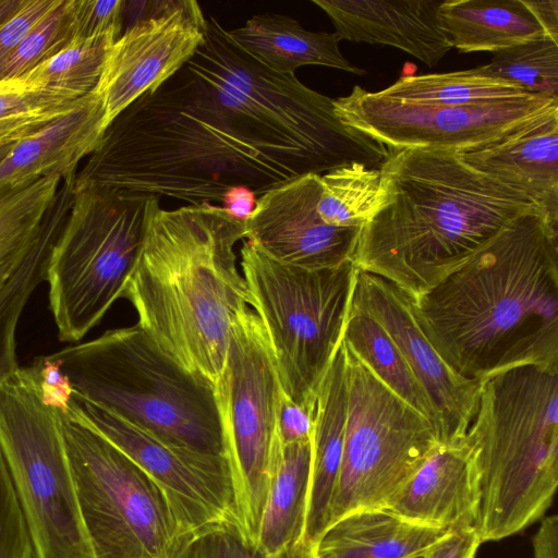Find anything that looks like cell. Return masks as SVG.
<instances>
[{
    "instance_id": "60d3db41",
    "label": "cell",
    "mask_w": 558,
    "mask_h": 558,
    "mask_svg": "<svg viewBox=\"0 0 558 558\" xmlns=\"http://www.w3.org/2000/svg\"><path fill=\"white\" fill-rule=\"evenodd\" d=\"M278 428L282 445L310 441L313 429L312 408L298 405L283 395Z\"/></svg>"
},
{
    "instance_id": "e0dca14e",
    "label": "cell",
    "mask_w": 558,
    "mask_h": 558,
    "mask_svg": "<svg viewBox=\"0 0 558 558\" xmlns=\"http://www.w3.org/2000/svg\"><path fill=\"white\" fill-rule=\"evenodd\" d=\"M351 306L386 330L427 395L440 444L464 438L475 413L478 383L454 373L422 331L412 299L390 281L355 267Z\"/></svg>"
},
{
    "instance_id": "4fadbf2b",
    "label": "cell",
    "mask_w": 558,
    "mask_h": 558,
    "mask_svg": "<svg viewBox=\"0 0 558 558\" xmlns=\"http://www.w3.org/2000/svg\"><path fill=\"white\" fill-rule=\"evenodd\" d=\"M344 347L348 415L328 525L353 511L384 508L440 444L432 423Z\"/></svg>"
},
{
    "instance_id": "7a4b0ae2",
    "label": "cell",
    "mask_w": 558,
    "mask_h": 558,
    "mask_svg": "<svg viewBox=\"0 0 558 558\" xmlns=\"http://www.w3.org/2000/svg\"><path fill=\"white\" fill-rule=\"evenodd\" d=\"M379 171L380 204L360 229L352 263L413 301L518 217L548 213L456 150H392Z\"/></svg>"
},
{
    "instance_id": "44dd1931",
    "label": "cell",
    "mask_w": 558,
    "mask_h": 558,
    "mask_svg": "<svg viewBox=\"0 0 558 558\" xmlns=\"http://www.w3.org/2000/svg\"><path fill=\"white\" fill-rule=\"evenodd\" d=\"M331 20L340 39L396 47L436 65L452 48L441 28L442 1L312 0Z\"/></svg>"
},
{
    "instance_id": "8fae6325",
    "label": "cell",
    "mask_w": 558,
    "mask_h": 558,
    "mask_svg": "<svg viewBox=\"0 0 558 558\" xmlns=\"http://www.w3.org/2000/svg\"><path fill=\"white\" fill-rule=\"evenodd\" d=\"M62 415L80 506L97 558H181L193 541L159 486L86 423Z\"/></svg>"
},
{
    "instance_id": "f6af8a7d",
    "label": "cell",
    "mask_w": 558,
    "mask_h": 558,
    "mask_svg": "<svg viewBox=\"0 0 558 558\" xmlns=\"http://www.w3.org/2000/svg\"><path fill=\"white\" fill-rule=\"evenodd\" d=\"M523 3L542 26L545 36L558 44V1H527Z\"/></svg>"
},
{
    "instance_id": "7dc6e473",
    "label": "cell",
    "mask_w": 558,
    "mask_h": 558,
    "mask_svg": "<svg viewBox=\"0 0 558 558\" xmlns=\"http://www.w3.org/2000/svg\"><path fill=\"white\" fill-rule=\"evenodd\" d=\"M27 0H0V26L15 15Z\"/></svg>"
},
{
    "instance_id": "d4e9b609",
    "label": "cell",
    "mask_w": 558,
    "mask_h": 558,
    "mask_svg": "<svg viewBox=\"0 0 558 558\" xmlns=\"http://www.w3.org/2000/svg\"><path fill=\"white\" fill-rule=\"evenodd\" d=\"M450 530L410 522L384 508L348 513L313 545L316 558H413Z\"/></svg>"
},
{
    "instance_id": "8992f818",
    "label": "cell",
    "mask_w": 558,
    "mask_h": 558,
    "mask_svg": "<svg viewBox=\"0 0 558 558\" xmlns=\"http://www.w3.org/2000/svg\"><path fill=\"white\" fill-rule=\"evenodd\" d=\"M464 438L481 473V542L541 520L558 486V363L515 365L478 381Z\"/></svg>"
},
{
    "instance_id": "603a6c76",
    "label": "cell",
    "mask_w": 558,
    "mask_h": 558,
    "mask_svg": "<svg viewBox=\"0 0 558 558\" xmlns=\"http://www.w3.org/2000/svg\"><path fill=\"white\" fill-rule=\"evenodd\" d=\"M348 415L345 347L341 340L312 403V463L304 541L312 546L329 524Z\"/></svg>"
},
{
    "instance_id": "5b68a950",
    "label": "cell",
    "mask_w": 558,
    "mask_h": 558,
    "mask_svg": "<svg viewBox=\"0 0 558 558\" xmlns=\"http://www.w3.org/2000/svg\"><path fill=\"white\" fill-rule=\"evenodd\" d=\"M185 68L207 86L236 134L293 178L352 162L379 169L389 155L341 122L333 99L262 63L214 17Z\"/></svg>"
},
{
    "instance_id": "b9f144b4",
    "label": "cell",
    "mask_w": 558,
    "mask_h": 558,
    "mask_svg": "<svg viewBox=\"0 0 558 558\" xmlns=\"http://www.w3.org/2000/svg\"><path fill=\"white\" fill-rule=\"evenodd\" d=\"M481 544L475 526L450 530L423 558H474Z\"/></svg>"
},
{
    "instance_id": "8d00e7d4",
    "label": "cell",
    "mask_w": 558,
    "mask_h": 558,
    "mask_svg": "<svg viewBox=\"0 0 558 558\" xmlns=\"http://www.w3.org/2000/svg\"><path fill=\"white\" fill-rule=\"evenodd\" d=\"M126 1L72 0L74 40L116 33L121 35Z\"/></svg>"
},
{
    "instance_id": "f1b7e54d",
    "label": "cell",
    "mask_w": 558,
    "mask_h": 558,
    "mask_svg": "<svg viewBox=\"0 0 558 558\" xmlns=\"http://www.w3.org/2000/svg\"><path fill=\"white\" fill-rule=\"evenodd\" d=\"M342 341L383 384L424 415L437 432L436 414L427 395L379 323L350 304Z\"/></svg>"
},
{
    "instance_id": "6da1fadb",
    "label": "cell",
    "mask_w": 558,
    "mask_h": 558,
    "mask_svg": "<svg viewBox=\"0 0 558 558\" xmlns=\"http://www.w3.org/2000/svg\"><path fill=\"white\" fill-rule=\"evenodd\" d=\"M412 305L429 343L468 380L558 363L557 220L518 217Z\"/></svg>"
},
{
    "instance_id": "5bb4252c",
    "label": "cell",
    "mask_w": 558,
    "mask_h": 558,
    "mask_svg": "<svg viewBox=\"0 0 558 558\" xmlns=\"http://www.w3.org/2000/svg\"><path fill=\"white\" fill-rule=\"evenodd\" d=\"M345 125L383 144L388 151L405 148H482L519 135L558 114V99L525 94L478 106L424 105L371 93L356 85L333 99Z\"/></svg>"
},
{
    "instance_id": "2e32d148",
    "label": "cell",
    "mask_w": 558,
    "mask_h": 558,
    "mask_svg": "<svg viewBox=\"0 0 558 558\" xmlns=\"http://www.w3.org/2000/svg\"><path fill=\"white\" fill-rule=\"evenodd\" d=\"M146 7L109 49L94 89L107 128L185 66L205 37L206 19L196 1H146Z\"/></svg>"
},
{
    "instance_id": "f546056e",
    "label": "cell",
    "mask_w": 558,
    "mask_h": 558,
    "mask_svg": "<svg viewBox=\"0 0 558 558\" xmlns=\"http://www.w3.org/2000/svg\"><path fill=\"white\" fill-rule=\"evenodd\" d=\"M379 93L403 101L439 106H478L531 94L511 82L482 75L474 69L401 76Z\"/></svg>"
},
{
    "instance_id": "4316f807",
    "label": "cell",
    "mask_w": 558,
    "mask_h": 558,
    "mask_svg": "<svg viewBox=\"0 0 558 558\" xmlns=\"http://www.w3.org/2000/svg\"><path fill=\"white\" fill-rule=\"evenodd\" d=\"M438 16L452 48L497 52L545 33L523 0H445Z\"/></svg>"
},
{
    "instance_id": "ac0fdd59",
    "label": "cell",
    "mask_w": 558,
    "mask_h": 558,
    "mask_svg": "<svg viewBox=\"0 0 558 558\" xmlns=\"http://www.w3.org/2000/svg\"><path fill=\"white\" fill-rule=\"evenodd\" d=\"M320 192V175L306 174L259 195L244 221L246 241L275 260L307 269L352 262L361 228L325 223L317 211Z\"/></svg>"
},
{
    "instance_id": "52a82bcc",
    "label": "cell",
    "mask_w": 558,
    "mask_h": 558,
    "mask_svg": "<svg viewBox=\"0 0 558 558\" xmlns=\"http://www.w3.org/2000/svg\"><path fill=\"white\" fill-rule=\"evenodd\" d=\"M50 355L61 362L74 395L167 442L223 457L214 386L184 368L137 324Z\"/></svg>"
},
{
    "instance_id": "e575fe53",
    "label": "cell",
    "mask_w": 558,
    "mask_h": 558,
    "mask_svg": "<svg viewBox=\"0 0 558 558\" xmlns=\"http://www.w3.org/2000/svg\"><path fill=\"white\" fill-rule=\"evenodd\" d=\"M74 40L72 0H59L24 36L0 70V80L19 77L57 56Z\"/></svg>"
},
{
    "instance_id": "83f0119b",
    "label": "cell",
    "mask_w": 558,
    "mask_h": 558,
    "mask_svg": "<svg viewBox=\"0 0 558 558\" xmlns=\"http://www.w3.org/2000/svg\"><path fill=\"white\" fill-rule=\"evenodd\" d=\"M311 463V440L282 445L254 545L263 556L304 541Z\"/></svg>"
},
{
    "instance_id": "277c9868",
    "label": "cell",
    "mask_w": 558,
    "mask_h": 558,
    "mask_svg": "<svg viewBox=\"0 0 558 558\" xmlns=\"http://www.w3.org/2000/svg\"><path fill=\"white\" fill-rule=\"evenodd\" d=\"M244 221L221 206L162 209L147 201L142 252L122 298L137 325L184 368L214 388L223 373L231 326L250 306L236 266Z\"/></svg>"
},
{
    "instance_id": "bcb514c9",
    "label": "cell",
    "mask_w": 558,
    "mask_h": 558,
    "mask_svg": "<svg viewBox=\"0 0 558 558\" xmlns=\"http://www.w3.org/2000/svg\"><path fill=\"white\" fill-rule=\"evenodd\" d=\"M264 558H316V556L311 544L300 541Z\"/></svg>"
},
{
    "instance_id": "484cf974",
    "label": "cell",
    "mask_w": 558,
    "mask_h": 558,
    "mask_svg": "<svg viewBox=\"0 0 558 558\" xmlns=\"http://www.w3.org/2000/svg\"><path fill=\"white\" fill-rule=\"evenodd\" d=\"M228 33L243 50L279 73L294 74L303 65H323L365 74V70L341 53V39L336 33L307 31L288 15H254L243 26Z\"/></svg>"
},
{
    "instance_id": "d6986e66",
    "label": "cell",
    "mask_w": 558,
    "mask_h": 558,
    "mask_svg": "<svg viewBox=\"0 0 558 558\" xmlns=\"http://www.w3.org/2000/svg\"><path fill=\"white\" fill-rule=\"evenodd\" d=\"M72 191L56 177L0 185V302L46 281Z\"/></svg>"
},
{
    "instance_id": "7c38bea8",
    "label": "cell",
    "mask_w": 558,
    "mask_h": 558,
    "mask_svg": "<svg viewBox=\"0 0 558 558\" xmlns=\"http://www.w3.org/2000/svg\"><path fill=\"white\" fill-rule=\"evenodd\" d=\"M215 392L238 532L254 546L282 447L278 418L284 393L265 329L251 307L231 326Z\"/></svg>"
},
{
    "instance_id": "9c48e42d",
    "label": "cell",
    "mask_w": 558,
    "mask_h": 558,
    "mask_svg": "<svg viewBox=\"0 0 558 558\" xmlns=\"http://www.w3.org/2000/svg\"><path fill=\"white\" fill-rule=\"evenodd\" d=\"M250 306L258 316L284 396L312 408L341 343L355 266L307 269L275 260L250 242L241 248Z\"/></svg>"
},
{
    "instance_id": "7402d4cb",
    "label": "cell",
    "mask_w": 558,
    "mask_h": 558,
    "mask_svg": "<svg viewBox=\"0 0 558 558\" xmlns=\"http://www.w3.org/2000/svg\"><path fill=\"white\" fill-rule=\"evenodd\" d=\"M106 129L102 102L93 90L74 109L13 144L0 162V185L46 177L74 185L80 162L98 147Z\"/></svg>"
},
{
    "instance_id": "ba28073f",
    "label": "cell",
    "mask_w": 558,
    "mask_h": 558,
    "mask_svg": "<svg viewBox=\"0 0 558 558\" xmlns=\"http://www.w3.org/2000/svg\"><path fill=\"white\" fill-rule=\"evenodd\" d=\"M148 198L73 186L46 278L49 310L61 342L81 341L123 296L142 252Z\"/></svg>"
},
{
    "instance_id": "30bf717a",
    "label": "cell",
    "mask_w": 558,
    "mask_h": 558,
    "mask_svg": "<svg viewBox=\"0 0 558 558\" xmlns=\"http://www.w3.org/2000/svg\"><path fill=\"white\" fill-rule=\"evenodd\" d=\"M0 451L35 558H97L80 506L63 415L41 400L32 365L0 383Z\"/></svg>"
},
{
    "instance_id": "cb8c5ba5",
    "label": "cell",
    "mask_w": 558,
    "mask_h": 558,
    "mask_svg": "<svg viewBox=\"0 0 558 558\" xmlns=\"http://www.w3.org/2000/svg\"><path fill=\"white\" fill-rule=\"evenodd\" d=\"M458 154L476 171L536 201L558 221V114L509 140Z\"/></svg>"
},
{
    "instance_id": "1f68e13d",
    "label": "cell",
    "mask_w": 558,
    "mask_h": 558,
    "mask_svg": "<svg viewBox=\"0 0 558 558\" xmlns=\"http://www.w3.org/2000/svg\"><path fill=\"white\" fill-rule=\"evenodd\" d=\"M119 34L76 39L51 59L21 75L36 88H47L81 98L99 81L107 53Z\"/></svg>"
},
{
    "instance_id": "c3c4849f",
    "label": "cell",
    "mask_w": 558,
    "mask_h": 558,
    "mask_svg": "<svg viewBox=\"0 0 558 558\" xmlns=\"http://www.w3.org/2000/svg\"><path fill=\"white\" fill-rule=\"evenodd\" d=\"M13 146L12 145H9V146H5V147H1L0 148V162L3 160V158L8 155V153L10 151L11 147Z\"/></svg>"
},
{
    "instance_id": "ee69618b",
    "label": "cell",
    "mask_w": 558,
    "mask_h": 558,
    "mask_svg": "<svg viewBox=\"0 0 558 558\" xmlns=\"http://www.w3.org/2000/svg\"><path fill=\"white\" fill-rule=\"evenodd\" d=\"M534 558H558V517H543L532 538Z\"/></svg>"
},
{
    "instance_id": "ab89813d",
    "label": "cell",
    "mask_w": 558,
    "mask_h": 558,
    "mask_svg": "<svg viewBox=\"0 0 558 558\" xmlns=\"http://www.w3.org/2000/svg\"><path fill=\"white\" fill-rule=\"evenodd\" d=\"M58 2L59 0H27L15 15L0 26V70L24 36Z\"/></svg>"
},
{
    "instance_id": "d6a6232c",
    "label": "cell",
    "mask_w": 558,
    "mask_h": 558,
    "mask_svg": "<svg viewBox=\"0 0 558 558\" xmlns=\"http://www.w3.org/2000/svg\"><path fill=\"white\" fill-rule=\"evenodd\" d=\"M474 70L527 93L558 99V44L547 37L499 50L489 63Z\"/></svg>"
},
{
    "instance_id": "f35d334b",
    "label": "cell",
    "mask_w": 558,
    "mask_h": 558,
    "mask_svg": "<svg viewBox=\"0 0 558 558\" xmlns=\"http://www.w3.org/2000/svg\"><path fill=\"white\" fill-rule=\"evenodd\" d=\"M32 366L37 376L44 403L66 414L73 396V387L61 362L50 354L41 355L35 359Z\"/></svg>"
},
{
    "instance_id": "ffe728a7",
    "label": "cell",
    "mask_w": 558,
    "mask_h": 558,
    "mask_svg": "<svg viewBox=\"0 0 558 558\" xmlns=\"http://www.w3.org/2000/svg\"><path fill=\"white\" fill-rule=\"evenodd\" d=\"M481 473L465 438L439 444L403 488L384 507L422 525L476 526Z\"/></svg>"
},
{
    "instance_id": "836d02e7",
    "label": "cell",
    "mask_w": 558,
    "mask_h": 558,
    "mask_svg": "<svg viewBox=\"0 0 558 558\" xmlns=\"http://www.w3.org/2000/svg\"><path fill=\"white\" fill-rule=\"evenodd\" d=\"M84 97V96H83ZM81 98L43 88L0 97V148L36 133L74 109Z\"/></svg>"
},
{
    "instance_id": "9a60e30c",
    "label": "cell",
    "mask_w": 558,
    "mask_h": 558,
    "mask_svg": "<svg viewBox=\"0 0 558 558\" xmlns=\"http://www.w3.org/2000/svg\"><path fill=\"white\" fill-rule=\"evenodd\" d=\"M68 413L108 439L159 486L193 542L209 533L238 531L222 456L167 442L74 393Z\"/></svg>"
},
{
    "instance_id": "d590c367",
    "label": "cell",
    "mask_w": 558,
    "mask_h": 558,
    "mask_svg": "<svg viewBox=\"0 0 558 558\" xmlns=\"http://www.w3.org/2000/svg\"><path fill=\"white\" fill-rule=\"evenodd\" d=\"M0 558H35L29 530L1 451Z\"/></svg>"
},
{
    "instance_id": "7bdbcfd3",
    "label": "cell",
    "mask_w": 558,
    "mask_h": 558,
    "mask_svg": "<svg viewBox=\"0 0 558 558\" xmlns=\"http://www.w3.org/2000/svg\"><path fill=\"white\" fill-rule=\"evenodd\" d=\"M220 204L230 217L245 221L256 207L257 195L247 186L236 185L225 192Z\"/></svg>"
},
{
    "instance_id": "3957f363",
    "label": "cell",
    "mask_w": 558,
    "mask_h": 558,
    "mask_svg": "<svg viewBox=\"0 0 558 558\" xmlns=\"http://www.w3.org/2000/svg\"><path fill=\"white\" fill-rule=\"evenodd\" d=\"M293 179L236 134L207 86L183 66L112 120L74 185L217 205L232 186L259 196Z\"/></svg>"
},
{
    "instance_id": "74e56055",
    "label": "cell",
    "mask_w": 558,
    "mask_h": 558,
    "mask_svg": "<svg viewBox=\"0 0 558 558\" xmlns=\"http://www.w3.org/2000/svg\"><path fill=\"white\" fill-rule=\"evenodd\" d=\"M181 558H264L238 531H219L196 538Z\"/></svg>"
},
{
    "instance_id": "681fc988",
    "label": "cell",
    "mask_w": 558,
    "mask_h": 558,
    "mask_svg": "<svg viewBox=\"0 0 558 558\" xmlns=\"http://www.w3.org/2000/svg\"><path fill=\"white\" fill-rule=\"evenodd\" d=\"M413 558H423V556H417V557H413Z\"/></svg>"
},
{
    "instance_id": "4dcf8cb0",
    "label": "cell",
    "mask_w": 558,
    "mask_h": 558,
    "mask_svg": "<svg viewBox=\"0 0 558 558\" xmlns=\"http://www.w3.org/2000/svg\"><path fill=\"white\" fill-rule=\"evenodd\" d=\"M317 211L323 221L341 228H361L380 204V171L352 162L320 175Z\"/></svg>"
}]
</instances>
